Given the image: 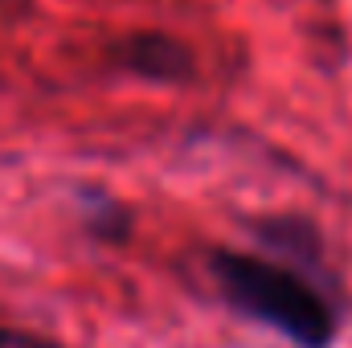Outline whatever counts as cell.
<instances>
[{
	"label": "cell",
	"instance_id": "obj_1",
	"mask_svg": "<svg viewBox=\"0 0 352 348\" xmlns=\"http://www.w3.org/2000/svg\"><path fill=\"white\" fill-rule=\"evenodd\" d=\"M213 274H217L221 291L230 295V303L242 307L246 316L291 336L299 348H328L332 312L295 274H287L263 259H246V254H213Z\"/></svg>",
	"mask_w": 352,
	"mask_h": 348
},
{
	"label": "cell",
	"instance_id": "obj_2",
	"mask_svg": "<svg viewBox=\"0 0 352 348\" xmlns=\"http://www.w3.org/2000/svg\"><path fill=\"white\" fill-rule=\"evenodd\" d=\"M127 62H131V70H140L148 78H164V83L188 74L184 45H176L168 37H131L127 41Z\"/></svg>",
	"mask_w": 352,
	"mask_h": 348
},
{
	"label": "cell",
	"instance_id": "obj_3",
	"mask_svg": "<svg viewBox=\"0 0 352 348\" xmlns=\"http://www.w3.org/2000/svg\"><path fill=\"white\" fill-rule=\"evenodd\" d=\"M0 348H58V345L41 340V336H29V332H16V328H0Z\"/></svg>",
	"mask_w": 352,
	"mask_h": 348
}]
</instances>
